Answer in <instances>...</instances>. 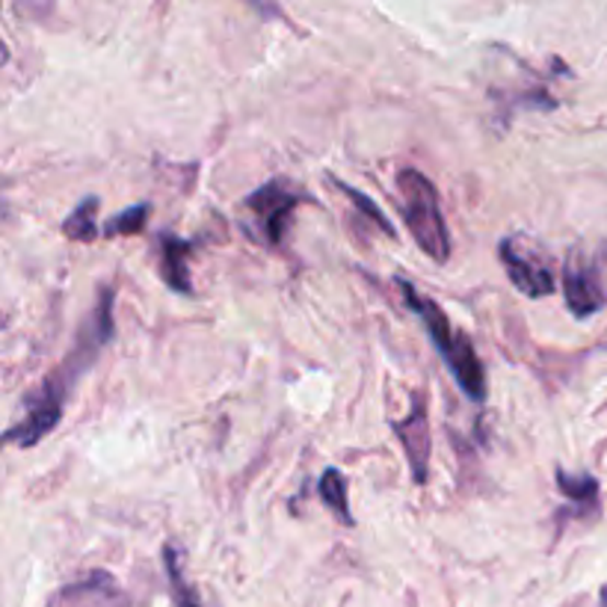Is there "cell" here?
<instances>
[{
    "mask_svg": "<svg viewBox=\"0 0 607 607\" xmlns=\"http://www.w3.org/2000/svg\"><path fill=\"white\" fill-rule=\"evenodd\" d=\"M99 196H87L80 202L78 208L71 210L66 222H62V234L71 240H80V243H90V240L99 238V226H95V214H99Z\"/></svg>",
    "mask_w": 607,
    "mask_h": 607,
    "instance_id": "7c38bea8",
    "label": "cell"
},
{
    "mask_svg": "<svg viewBox=\"0 0 607 607\" xmlns=\"http://www.w3.org/2000/svg\"><path fill=\"white\" fill-rule=\"evenodd\" d=\"M558 486L569 501L584 504V507H596L598 501V483L589 474H569L560 468L558 471Z\"/></svg>",
    "mask_w": 607,
    "mask_h": 607,
    "instance_id": "4fadbf2b",
    "label": "cell"
},
{
    "mask_svg": "<svg viewBox=\"0 0 607 607\" xmlns=\"http://www.w3.org/2000/svg\"><path fill=\"white\" fill-rule=\"evenodd\" d=\"M398 285L403 290L409 311L419 314V320L427 329L430 341H433V347L438 350V356L445 358V365L457 379L459 389L466 391L474 403H483L486 400V370H483V362L474 353V344L466 339V332H459L450 323L448 314L436 306V299L419 294L415 285L406 279H398Z\"/></svg>",
    "mask_w": 607,
    "mask_h": 607,
    "instance_id": "7a4b0ae2",
    "label": "cell"
},
{
    "mask_svg": "<svg viewBox=\"0 0 607 607\" xmlns=\"http://www.w3.org/2000/svg\"><path fill=\"white\" fill-rule=\"evenodd\" d=\"M318 492L320 499H323V504L341 518V525H347V528L350 525H356V518L350 513L347 480H344V474H341L339 468H327V471H323V478H320L318 483Z\"/></svg>",
    "mask_w": 607,
    "mask_h": 607,
    "instance_id": "8fae6325",
    "label": "cell"
},
{
    "mask_svg": "<svg viewBox=\"0 0 607 607\" xmlns=\"http://www.w3.org/2000/svg\"><path fill=\"white\" fill-rule=\"evenodd\" d=\"M394 436L400 438V445L406 450V462L412 468V480L415 483H427L430 478V415L427 400L421 391H415L412 398V409L403 421H391Z\"/></svg>",
    "mask_w": 607,
    "mask_h": 607,
    "instance_id": "52a82bcc",
    "label": "cell"
},
{
    "mask_svg": "<svg viewBox=\"0 0 607 607\" xmlns=\"http://www.w3.org/2000/svg\"><path fill=\"white\" fill-rule=\"evenodd\" d=\"M335 184H339L341 193H344V196H347V199L353 202L356 208H362V214H365V217L374 219V222H377L379 229L386 231V234H394V226H391L389 219L382 217V210H379L377 205H374V202H370L368 196H365V193H358V190H353V187H350V184H344V181H339V179H335Z\"/></svg>",
    "mask_w": 607,
    "mask_h": 607,
    "instance_id": "9a60e30c",
    "label": "cell"
},
{
    "mask_svg": "<svg viewBox=\"0 0 607 607\" xmlns=\"http://www.w3.org/2000/svg\"><path fill=\"white\" fill-rule=\"evenodd\" d=\"M149 210L151 205L149 202H142V205H134V208L122 210L119 217H113L104 222V234L107 238H116V234H137V231H142V226H146V219H149Z\"/></svg>",
    "mask_w": 607,
    "mask_h": 607,
    "instance_id": "5bb4252c",
    "label": "cell"
},
{
    "mask_svg": "<svg viewBox=\"0 0 607 607\" xmlns=\"http://www.w3.org/2000/svg\"><path fill=\"white\" fill-rule=\"evenodd\" d=\"M563 294H566L569 311L577 320L596 314L605 306V288L598 282L596 267L589 261L577 259V255H572L563 267Z\"/></svg>",
    "mask_w": 607,
    "mask_h": 607,
    "instance_id": "ba28073f",
    "label": "cell"
},
{
    "mask_svg": "<svg viewBox=\"0 0 607 607\" xmlns=\"http://www.w3.org/2000/svg\"><path fill=\"white\" fill-rule=\"evenodd\" d=\"M45 607H130V598L116 577L104 569H95L75 584L57 589Z\"/></svg>",
    "mask_w": 607,
    "mask_h": 607,
    "instance_id": "8992f818",
    "label": "cell"
},
{
    "mask_svg": "<svg viewBox=\"0 0 607 607\" xmlns=\"http://www.w3.org/2000/svg\"><path fill=\"white\" fill-rule=\"evenodd\" d=\"M398 190L400 199H403L406 229L412 231L421 252H427L430 259L445 264L450 259V231L442 217V208H438V193L433 181L424 172L403 167L398 172Z\"/></svg>",
    "mask_w": 607,
    "mask_h": 607,
    "instance_id": "3957f363",
    "label": "cell"
},
{
    "mask_svg": "<svg viewBox=\"0 0 607 607\" xmlns=\"http://www.w3.org/2000/svg\"><path fill=\"white\" fill-rule=\"evenodd\" d=\"M193 250V243L175 238V234H160V259H163V279L175 294H193V285H190V267L187 255Z\"/></svg>",
    "mask_w": 607,
    "mask_h": 607,
    "instance_id": "9c48e42d",
    "label": "cell"
},
{
    "mask_svg": "<svg viewBox=\"0 0 607 607\" xmlns=\"http://www.w3.org/2000/svg\"><path fill=\"white\" fill-rule=\"evenodd\" d=\"M302 199L306 196L299 193L294 181L273 179L267 184H261L255 193H250L243 199V208L250 210L252 231L259 234V240H264L267 247H276L282 240V231H285L290 210L297 208Z\"/></svg>",
    "mask_w": 607,
    "mask_h": 607,
    "instance_id": "277c9868",
    "label": "cell"
},
{
    "mask_svg": "<svg viewBox=\"0 0 607 607\" xmlns=\"http://www.w3.org/2000/svg\"><path fill=\"white\" fill-rule=\"evenodd\" d=\"M113 332H116V323H113V290L101 288L99 306L92 309L87 323L80 327L78 339H75V350H69V356L62 358L60 365L50 370L48 377L42 379L27 398L21 400L24 403L21 406V419L3 436L7 445L33 448L60 424L71 386L99 358L101 347L113 341Z\"/></svg>",
    "mask_w": 607,
    "mask_h": 607,
    "instance_id": "6da1fadb",
    "label": "cell"
},
{
    "mask_svg": "<svg viewBox=\"0 0 607 607\" xmlns=\"http://www.w3.org/2000/svg\"><path fill=\"white\" fill-rule=\"evenodd\" d=\"M499 255L504 261V270H507L509 282L516 285L525 297L539 299L554 294V273L548 270V264L539 259L537 252L528 250L518 238H504L499 247Z\"/></svg>",
    "mask_w": 607,
    "mask_h": 607,
    "instance_id": "5b68a950",
    "label": "cell"
},
{
    "mask_svg": "<svg viewBox=\"0 0 607 607\" xmlns=\"http://www.w3.org/2000/svg\"><path fill=\"white\" fill-rule=\"evenodd\" d=\"M181 548L179 546H163V566H167V577H170L172 589V605L175 607H202V598L196 587L184 577V566H181Z\"/></svg>",
    "mask_w": 607,
    "mask_h": 607,
    "instance_id": "30bf717a",
    "label": "cell"
}]
</instances>
